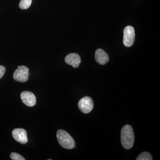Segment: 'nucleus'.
Listing matches in <instances>:
<instances>
[{"label":"nucleus","instance_id":"3","mask_svg":"<svg viewBox=\"0 0 160 160\" xmlns=\"http://www.w3.org/2000/svg\"><path fill=\"white\" fill-rule=\"evenodd\" d=\"M13 78L20 82H27L29 79V69L26 66H18V69L13 73Z\"/></svg>","mask_w":160,"mask_h":160},{"label":"nucleus","instance_id":"6","mask_svg":"<svg viewBox=\"0 0 160 160\" xmlns=\"http://www.w3.org/2000/svg\"><path fill=\"white\" fill-rule=\"evenodd\" d=\"M12 137L17 142L22 144H25L28 142L27 132L22 128L13 129L12 131Z\"/></svg>","mask_w":160,"mask_h":160},{"label":"nucleus","instance_id":"11","mask_svg":"<svg viewBox=\"0 0 160 160\" xmlns=\"http://www.w3.org/2000/svg\"><path fill=\"white\" fill-rule=\"evenodd\" d=\"M32 0H21L19 3V7L21 9H27L30 7Z\"/></svg>","mask_w":160,"mask_h":160},{"label":"nucleus","instance_id":"2","mask_svg":"<svg viewBox=\"0 0 160 160\" xmlns=\"http://www.w3.org/2000/svg\"><path fill=\"white\" fill-rule=\"evenodd\" d=\"M57 138L59 143L63 148L68 149H73L75 146V142L65 130L59 129L57 132Z\"/></svg>","mask_w":160,"mask_h":160},{"label":"nucleus","instance_id":"9","mask_svg":"<svg viewBox=\"0 0 160 160\" xmlns=\"http://www.w3.org/2000/svg\"><path fill=\"white\" fill-rule=\"evenodd\" d=\"M95 58L97 62L101 65H105L109 61L108 54L102 49H99L96 51Z\"/></svg>","mask_w":160,"mask_h":160},{"label":"nucleus","instance_id":"5","mask_svg":"<svg viewBox=\"0 0 160 160\" xmlns=\"http://www.w3.org/2000/svg\"><path fill=\"white\" fill-rule=\"evenodd\" d=\"M93 100L89 97L82 98L79 102L78 106L80 111L84 113H89L93 108Z\"/></svg>","mask_w":160,"mask_h":160},{"label":"nucleus","instance_id":"8","mask_svg":"<svg viewBox=\"0 0 160 160\" xmlns=\"http://www.w3.org/2000/svg\"><path fill=\"white\" fill-rule=\"evenodd\" d=\"M65 62L68 65H71L73 68H78L81 63V58L77 53H70L65 58Z\"/></svg>","mask_w":160,"mask_h":160},{"label":"nucleus","instance_id":"7","mask_svg":"<svg viewBox=\"0 0 160 160\" xmlns=\"http://www.w3.org/2000/svg\"><path fill=\"white\" fill-rule=\"evenodd\" d=\"M21 98L22 101L26 106L32 107L36 103L35 96L31 92L24 91L21 93Z\"/></svg>","mask_w":160,"mask_h":160},{"label":"nucleus","instance_id":"10","mask_svg":"<svg viewBox=\"0 0 160 160\" xmlns=\"http://www.w3.org/2000/svg\"><path fill=\"white\" fill-rule=\"evenodd\" d=\"M151 154L147 152H144L137 158L136 160H152Z\"/></svg>","mask_w":160,"mask_h":160},{"label":"nucleus","instance_id":"1","mask_svg":"<svg viewBox=\"0 0 160 160\" xmlns=\"http://www.w3.org/2000/svg\"><path fill=\"white\" fill-rule=\"evenodd\" d=\"M134 134L133 129L129 125L123 126L121 130V141L122 146L125 149L132 148L134 142Z\"/></svg>","mask_w":160,"mask_h":160},{"label":"nucleus","instance_id":"12","mask_svg":"<svg viewBox=\"0 0 160 160\" xmlns=\"http://www.w3.org/2000/svg\"><path fill=\"white\" fill-rule=\"evenodd\" d=\"M10 158L12 160H25V158L22 156L21 155L16 152H12L10 155Z\"/></svg>","mask_w":160,"mask_h":160},{"label":"nucleus","instance_id":"13","mask_svg":"<svg viewBox=\"0 0 160 160\" xmlns=\"http://www.w3.org/2000/svg\"><path fill=\"white\" fill-rule=\"evenodd\" d=\"M6 71V68L4 66H0V79L4 76Z\"/></svg>","mask_w":160,"mask_h":160},{"label":"nucleus","instance_id":"4","mask_svg":"<svg viewBox=\"0 0 160 160\" xmlns=\"http://www.w3.org/2000/svg\"><path fill=\"white\" fill-rule=\"evenodd\" d=\"M135 34L133 27L131 26H126L124 29L123 43L126 47H130L134 42Z\"/></svg>","mask_w":160,"mask_h":160}]
</instances>
